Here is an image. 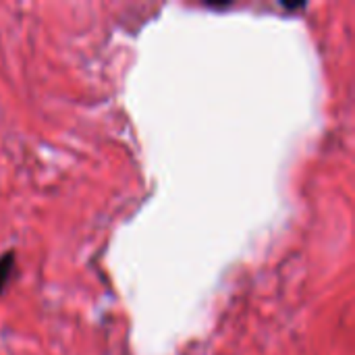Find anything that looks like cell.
<instances>
[{
	"label": "cell",
	"instance_id": "obj_1",
	"mask_svg": "<svg viewBox=\"0 0 355 355\" xmlns=\"http://www.w3.org/2000/svg\"><path fill=\"white\" fill-rule=\"evenodd\" d=\"M12 266H15V254L12 252H6L4 256H0V293L4 291V287L10 279Z\"/></svg>",
	"mask_w": 355,
	"mask_h": 355
}]
</instances>
